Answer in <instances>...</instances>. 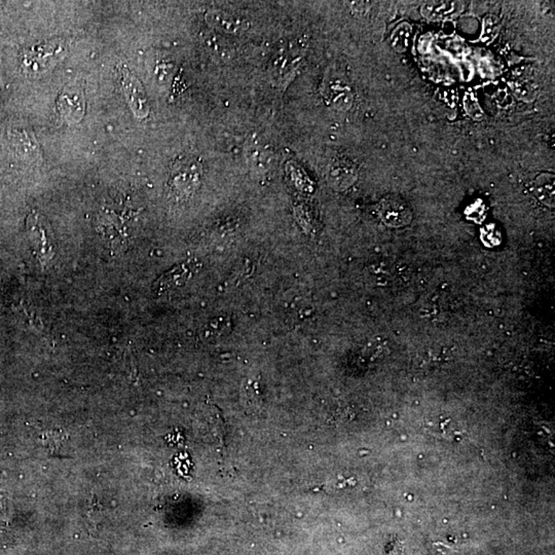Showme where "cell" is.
Listing matches in <instances>:
<instances>
[{
	"label": "cell",
	"instance_id": "6da1fadb",
	"mask_svg": "<svg viewBox=\"0 0 555 555\" xmlns=\"http://www.w3.org/2000/svg\"><path fill=\"white\" fill-rule=\"evenodd\" d=\"M66 53L68 43L62 39L38 43L23 52L21 56V68L28 77H39L59 63L65 57Z\"/></svg>",
	"mask_w": 555,
	"mask_h": 555
},
{
	"label": "cell",
	"instance_id": "2e32d148",
	"mask_svg": "<svg viewBox=\"0 0 555 555\" xmlns=\"http://www.w3.org/2000/svg\"><path fill=\"white\" fill-rule=\"evenodd\" d=\"M242 397L246 409L252 411H259L262 409V397H260L257 386L253 382L244 384L242 389Z\"/></svg>",
	"mask_w": 555,
	"mask_h": 555
},
{
	"label": "cell",
	"instance_id": "ba28073f",
	"mask_svg": "<svg viewBox=\"0 0 555 555\" xmlns=\"http://www.w3.org/2000/svg\"><path fill=\"white\" fill-rule=\"evenodd\" d=\"M358 172L351 161L338 158L331 163L328 171V181L335 190H344L353 185Z\"/></svg>",
	"mask_w": 555,
	"mask_h": 555
},
{
	"label": "cell",
	"instance_id": "ffe728a7",
	"mask_svg": "<svg viewBox=\"0 0 555 555\" xmlns=\"http://www.w3.org/2000/svg\"><path fill=\"white\" fill-rule=\"evenodd\" d=\"M464 102L465 108H466L470 117L475 119V121H481L483 117V112L475 97L472 95V94H467L466 97H465Z\"/></svg>",
	"mask_w": 555,
	"mask_h": 555
},
{
	"label": "cell",
	"instance_id": "4fadbf2b",
	"mask_svg": "<svg viewBox=\"0 0 555 555\" xmlns=\"http://www.w3.org/2000/svg\"><path fill=\"white\" fill-rule=\"evenodd\" d=\"M14 144L17 146L18 151L22 156L29 158H38L41 156L38 142L34 139L33 136L27 132H19L14 135Z\"/></svg>",
	"mask_w": 555,
	"mask_h": 555
},
{
	"label": "cell",
	"instance_id": "e0dca14e",
	"mask_svg": "<svg viewBox=\"0 0 555 555\" xmlns=\"http://www.w3.org/2000/svg\"><path fill=\"white\" fill-rule=\"evenodd\" d=\"M248 153H249L250 162L262 165V167L273 160V153L269 151V149L266 145L250 144L248 147Z\"/></svg>",
	"mask_w": 555,
	"mask_h": 555
},
{
	"label": "cell",
	"instance_id": "9c48e42d",
	"mask_svg": "<svg viewBox=\"0 0 555 555\" xmlns=\"http://www.w3.org/2000/svg\"><path fill=\"white\" fill-rule=\"evenodd\" d=\"M303 50L293 45H289L282 50L273 61V72L275 77L285 80L294 73L303 61Z\"/></svg>",
	"mask_w": 555,
	"mask_h": 555
},
{
	"label": "cell",
	"instance_id": "9a60e30c",
	"mask_svg": "<svg viewBox=\"0 0 555 555\" xmlns=\"http://www.w3.org/2000/svg\"><path fill=\"white\" fill-rule=\"evenodd\" d=\"M412 29L409 23H402L394 30L391 36V45L394 50L402 53L407 50L411 43Z\"/></svg>",
	"mask_w": 555,
	"mask_h": 555
},
{
	"label": "cell",
	"instance_id": "8fae6325",
	"mask_svg": "<svg viewBox=\"0 0 555 555\" xmlns=\"http://www.w3.org/2000/svg\"><path fill=\"white\" fill-rule=\"evenodd\" d=\"M192 271L193 266L188 264L176 266V268L168 271L166 275L162 276V278L158 279V282L154 284L153 289L158 293H162V292L168 291L173 288L180 286L181 284L188 281V279L192 275Z\"/></svg>",
	"mask_w": 555,
	"mask_h": 555
},
{
	"label": "cell",
	"instance_id": "7a4b0ae2",
	"mask_svg": "<svg viewBox=\"0 0 555 555\" xmlns=\"http://www.w3.org/2000/svg\"><path fill=\"white\" fill-rule=\"evenodd\" d=\"M202 166L193 158H179L170 171L169 186L177 197L185 198L198 190L201 183Z\"/></svg>",
	"mask_w": 555,
	"mask_h": 555
},
{
	"label": "cell",
	"instance_id": "ac0fdd59",
	"mask_svg": "<svg viewBox=\"0 0 555 555\" xmlns=\"http://www.w3.org/2000/svg\"><path fill=\"white\" fill-rule=\"evenodd\" d=\"M513 91L518 98L524 101H533L537 96V90L533 82L527 80H518L512 85Z\"/></svg>",
	"mask_w": 555,
	"mask_h": 555
},
{
	"label": "cell",
	"instance_id": "52a82bcc",
	"mask_svg": "<svg viewBox=\"0 0 555 555\" xmlns=\"http://www.w3.org/2000/svg\"><path fill=\"white\" fill-rule=\"evenodd\" d=\"M212 26L229 34H239L247 31L249 22L230 11L213 10L206 16Z\"/></svg>",
	"mask_w": 555,
	"mask_h": 555
},
{
	"label": "cell",
	"instance_id": "8992f818",
	"mask_svg": "<svg viewBox=\"0 0 555 555\" xmlns=\"http://www.w3.org/2000/svg\"><path fill=\"white\" fill-rule=\"evenodd\" d=\"M379 215L389 227H402L409 225L412 213L409 205L400 198L391 195L386 198L379 206Z\"/></svg>",
	"mask_w": 555,
	"mask_h": 555
},
{
	"label": "cell",
	"instance_id": "44dd1931",
	"mask_svg": "<svg viewBox=\"0 0 555 555\" xmlns=\"http://www.w3.org/2000/svg\"><path fill=\"white\" fill-rule=\"evenodd\" d=\"M62 442H63V436H62V434L52 433V434L47 435V443L52 451H57L58 450H60L62 446Z\"/></svg>",
	"mask_w": 555,
	"mask_h": 555
},
{
	"label": "cell",
	"instance_id": "30bf717a",
	"mask_svg": "<svg viewBox=\"0 0 555 555\" xmlns=\"http://www.w3.org/2000/svg\"><path fill=\"white\" fill-rule=\"evenodd\" d=\"M325 97L329 104L338 109H347L353 103L351 89L342 80H333L326 85Z\"/></svg>",
	"mask_w": 555,
	"mask_h": 555
},
{
	"label": "cell",
	"instance_id": "5bb4252c",
	"mask_svg": "<svg viewBox=\"0 0 555 555\" xmlns=\"http://www.w3.org/2000/svg\"><path fill=\"white\" fill-rule=\"evenodd\" d=\"M537 197L545 204L554 206V177L550 174H543L535 182Z\"/></svg>",
	"mask_w": 555,
	"mask_h": 555
},
{
	"label": "cell",
	"instance_id": "3957f363",
	"mask_svg": "<svg viewBox=\"0 0 555 555\" xmlns=\"http://www.w3.org/2000/svg\"><path fill=\"white\" fill-rule=\"evenodd\" d=\"M28 234L33 245L34 253L41 264H47L54 257L53 232L47 220L38 213H32L27 220Z\"/></svg>",
	"mask_w": 555,
	"mask_h": 555
},
{
	"label": "cell",
	"instance_id": "d6986e66",
	"mask_svg": "<svg viewBox=\"0 0 555 555\" xmlns=\"http://www.w3.org/2000/svg\"><path fill=\"white\" fill-rule=\"evenodd\" d=\"M500 30V21L496 16H487L483 21V36H481V41L483 43H490L496 38L497 34L499 33Z\"/></svg>",
	"mask_w": 555,
	"mask_h": 555
},
{
	"label": "cell",
	"instance_id": "5b68a950",
	"mask_svg": "<svg viewBox=\"0 0 555 555\" xmlns=\"http://www.w3.org/2000/svg\"><path fill=\"white\" fill-rule=\"evenodd\" d=\"M122 86L131 110L137 119L149 117V103L141 82L128 68L121 69Z\"/></svg>",
	"mask_w": 555,
	"mask_h": 555
},
{
	"label": "cell",
	"instance_id": "7c38bea8",
	"mask_svg": "<svg viewBox=\"0 0 555 555\" xmlns=\"http://www.w3.org/2000/svg\"><path fill=\"white\" fill-rule=\"evenodd\" d=\"M459 2L455 1H429L421 8V14L427 19L443 20L460 11Z\"/></svg>",
	"mask_w": 555,
	"mask_h": 555
},
{
	"label": "cell",
	"instance_id": "277c9868",
	"mask_svg": "<svg viewBox=\"0 0 555 555\" xmlns=\"http://www.w3.org/2000/svg\"><path fill=\"white\" fill-rule=\"evenodd\" d=\"M57 112L63 121L77 124L82 121L86 112V101L80 87L68 85L62 90L57 99Z\"/></svg>",
	"mask_w": 555,
	"mask_h": 555
}]
</instances>
